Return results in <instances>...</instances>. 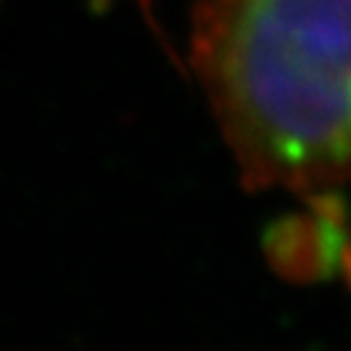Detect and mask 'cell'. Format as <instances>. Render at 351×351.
I'll list each match as a JSON object with an SVG mask.
<instances>
[{"label":"cell","mask_w":351,"mask_h":351,"mask_svg":"<svg viewBox=\"0 0 351 351\" xmlns=\"http://www.w3.org/2000/svg\"><path fill=\"white\" fill-rule=\"evenodd\" d=\"M318 216H321L318 210L307 216H291L269 230L266 235L269 260L282 277L310 280L324 274L329 232L335 224Z\"/></svg>","instance_id":"obj_2"},{"label":"cell","mask_w":351,"mask_h":351,"mask_svg":"<svg viewBox=\"0 0 351 351\" xmlns=\"http://www.w3.org/2000/svg\"><path fill=\"white\" fill-rule=\"evenodd\" d=\"M191 64L246 189L351 183V0H199Z\"/></svg>","instance_id":"obj_1"}]
</instances>
